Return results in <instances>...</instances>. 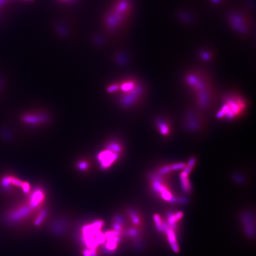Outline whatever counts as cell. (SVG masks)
<instances>
[{
    "label": "cell",
    "instance_id": "cell-4",
    "mask_svg": "<svg viewBox=\"0 0 256 256\" xmlns=\"http://www.w3.org/2000/svg\"><path fill=\"white\" fill-rule=\"evenodd\" d=\"M34 211L28 205H24L21 207L16 212H14L11 215V219L12 220H19L28 216Z\"/></svg>",
    "mask_w": 256,
    "mask_h": 256
},
{
    "label": "cell",
    "instance_id": "cell-10",
    "mask_svg": "<svg viewBox=\"0 0 256 256\" xmlns=\"http://www.w3.org/2000/svg\"><path fill=\"white\" fill-rule=\"evenodd\" d=\"M168 222L169 224V227L172 229L174 230L175 229L176 226H175V223L177 222V219L175 217V215H174L172 213H169L168 215Z\"/></svg>",
    "mask_w": 256,
    "mask_h": 256
},
{
    "label": "cell",
    "instance_id": "cell-7",
    "mask_svg": "<svg viewBox=\"0 0 256 256\" xmlns=\"http://www.w3.org/2000/svg\"><path fill=\"white\" fill-rule=\"evenodd\" d=\"M187 174L184 173V172L181 174V187L183 190L185 192H189L191 188H190V184L189 183V181L187 178Z\"/></svg>",
    "mask_w": 256,
    "mask_h": 256
},
{
    "label": "cell",
    "instance_id": "cell-12",
    "mask_svg": "<svg viewBox=\"0 0 256 256\" xmlns=\"http://www.w3.org/2000/svg\"><path fill=\"white\" fill-rule=\"evenodd\" d=\"M135 84L133 82H125L121 86V89L124 91H129L134 88Z\"/></svg>",
    "mask_w": 256,
    "mask_h": 256
},
{
    "label": "cell",
    "instance_id": "cell-5",
    "mask_svg": "<svg viewBox=\"0 0 256 256\" xmlns=\"http://www.w3.org/2000/svg\"><path fill=\"white\" fill-rule=\"evenodd\" d=\"M242 220L244 223L245 231L249 237H252L254 234V229L251 216L248 213H245L242 216Z\"/></svg>",
    "mask_w": 256,
    "mask_h": 256
},
{
    "label": "cell",
    "instance_id": "cell-20",
    "mask_svg": "<svg viewBox=\"0 0 256 256\" xmlns=\"http://www.w3.org/2000/svg\"><path fill=\"white\" fill-rule=\"evenodd\" d=\"M175 217H176V219H177V220H179L180 219H181V217L183 216V213H181V212H177V213H175Z\"/></svg>",
    "mask_w": 256,
    "mask_h": 256
},
{
    "label": "cell",
    "instance_id": "cell-18",
    "mask_svg": "<svg viewBox=\"0 0 256 256\" xmlns=\"http://www.w3.org/2000/svg\"><path fill=\"white\" fill-rule=\"evenodd\" d=\"M23 191L25 193H27L29 192L30 191V185L28 183H24L23 185H22Z\"/></svg>",
    "mask_w": 256,
    "mask_h": 256
},
{
    "label": "cell",
    "instance_id": "cell-14",
    "mask_svg": "<svg viewBox=\"0 0 256 256\" xmlns=\"http://www.w3.org/2000/svg\"><path fill=\"white\" fill-rule=\"evenodd\" d=\"M161 197L163 199L168 201H170L172 196H171V194L168 191V190H164L161 193Z\"/></svg>",
    "mask_w": 256,
    "mask_h": 256
},
{
    "label": "cell",
    "instance_id": "cell-6",
    "mask_svg": "<svg viewBox=\"0 0 256 256\" xmlns=\"http://www.w3.org/2000/svg\"><path fill=\"white\" fill-rule=\"evenodd\" d=\"M23 119L25 123H28L29 124H37L39 123L46 122L47 120V117L42 114H28L23 116Z\"/></svg>",
    "mask_w": 256,
    "mask_h": 256
},
{
    "label": "cell",
    "instance_id": "cell-11",
    "mask_svg": "<svg viewBox=\"0 0 256 256\" xmlns=\"http://www.w3.org/2000/svg\"><path fill=\"white\" fill-rule=\"evenodd\" d=\"M153 219L156 225V226L158 229V230L161 232H164V229H163V226H162V223L161 221V219L159 217V216L157 214H155L153 216Z\"/></svg>",
    "mask_w": 256,
    "mask_h": 256
},
{
    "label": "cell",
    "instance_id": "cell-19",
    "mask_svg": "<svg viewBox=\"0 0 256 256\" xmlns=\"http://www.w3.org/2000/svg\"><path fill=\"white\" fill-rule=\"evenodd\" d=\"M137 233V231H136L135 229H134V228H131V229H130L129 231V234L130 236H133V237L136 236Z\"/></svg>",
    "mask_w": 256,
    "mask_h": 256
},
{
    "label": "cell",
    "instance_id": "cell-2",
    "mask_svg": "<svg viewBox=\"0 0 256 256\" xmlns=\"http://www.w3.org/2000/svg\"><path fill=\"white\" fill-rule=\"evenodd\" d=\"M44 200V193L41 190H36L31 196L28 205L32 209V210H37L39 207L43 203Z\"/></svg>",
    "mask_w": 256,
    "mask_h": 256
},
{
    "label": "cell",
    "instance_id": "cell-1",
    "mask_svg": "<svg viewBox=\"0 0 256 256\" xmlns=\"http://www.w3.org/2000/svg\"><path fill=\"white\" fill-rule=\"evenodd\" d=\"M118 158L119 153L108 149L100 152L97 156L100 165L104 169L108 168Z\"/></svg>",
    "mask_w": 256,
    "mask_h": 256
},
{
    "label": "cell",
    "instance_id": "cell-21",
    "mask_svg": "<svg viewBox=\"0 0 256 256\" xmlns=\"http://www.w3.org/2000/svg\"><path fill=\"white\" fill-rule=\"evenodd\" d=\"M178 200L179 201H180L181 203H185L186 201H187V199H186L185 198H184V197H183V198H180V199H178Z\"/></svg>",
    "mask_w": 256,
    "mask_h": 256
},
{
    "label": "cell",
    "instance_id": "cell-15",
    "mask_svg": "<svg viewBox=\"0 0 256 256\" xmlns=\"http://www.w3.org/2000/svg\"><path fill=\"white\" fill-rule=\"evenodd\" d=\"M159 128L161 130V132L164 135L167 134L168 132V128L167 126L163 122H161L159 123Z\"/></svg>",
    "mask_w": 256,
    "mask_h": 256
},
{
    "label": "cell",
    "instance_id": "cell-13",
    "mask_svg": "<svg viewBox=\"0 0 256 256\" xmlns=\"http://www.w3.org/2000/svg\"><path fill=\"white\" fill-rule=\"evenodd\" d=\"M129 214L130 216V217L132 220V222L135 223V224H138L139 223V219L138 216H137V214L133 210H130L129 212Z\"/></svg>",
    "mask_w": 256,
    "mask_h": 256
},
{
    "label": "cell",
    "instance_id": "cell-3",
    "mask_svg": "<svg viewBox=\"0 0 256 256\" xmlns=\"http://www.w3.org/2000/svg\"><path fill=\"white\" fill-rule=\"evenodd\" d=\"M162 226H163L164 231L166 232L168 237V240L171 245L172 250L175 252H178L179 251V247L177 243L175 235L173 230L169 227V226L167 223H162Z\"/></svg>",
    "mask_w": 256,
    "mask_h": 256
},
{
    "label": "cell",
    "instance_id": "cell-9",
    "mask_svg": "<svg viewBox=\"0 0 256 256\" xmlns=\"http://www.w3.org/2000/svg\"><path fill=\"white\" fill-rule=\"evenodd\" d=\"M107 149L110 150L114 152L119 153L121 151V147L120 145L116 142H110L108 144Z\"/></svg>",
    "mask_w": 256,
    "mask_h": 256
},
{
    "label": "cell",
    "instance_id": "cell-17",
    "mask_svg": "<svg viewBox=\"0 0 256 256\" xmlns=\"http://www.w3.org/2000/svg\"><path fill=\"white\" fill-rule=\"evenodd\" d=\"M78 167L79 168V169L81 170H85L88 167V164L86 162H84V161H81L78 164Z\"/></svg>",
    "mask_w": 256,
    "mask_h": 256
},
{
    "label": "cell",
    "instance_id": "cell-8",
    "mask_svg": "<svg viewBox=\"0 0 256 256\" xmlns=\"http://www.w3.org/2000/svg\"><path fill=\"white\" fill-rule=\"evenodd\" d=\"M47 215V210L44 209H41L39 211L37 216H36V219L34 220V225L36 226H39L44 220L45 217Z\"/></svg>",
    "mask_w": 256,
    "mask_h": 256
},
{
    "label": "cell",
    "instance_id": "cell-16",
    "mask_svg": "<svg viewBox=\"0 0 256 256\" xmlns=\"http://www.w3.org/2000/svg\"><path fill=\"white\" fill-rule=\"evenodd\" d=\"M119 88V86L118 85L114 84V85H111L109 86V87L107 88V91L108 92H113V91H116V90L118 89Z\"/></svg>",
    "mask_w": 256,
    "mask_h": 256
}]
</instances>
